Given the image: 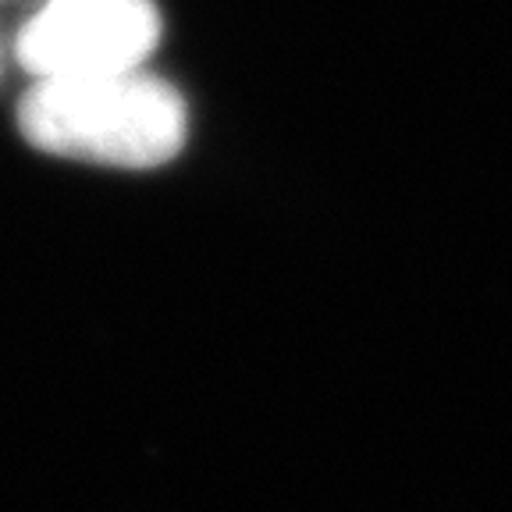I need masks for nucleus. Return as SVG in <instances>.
<instances>
[{
	"label": "nucleus",
	"mask_w": 512,
	"mask_h": 512,
	"mask_svg": "<svg viewBox=\"0 0 512 512\" xmlns=\"http://www.w3.org/2000/svg\"><path fill=\"white\" fill-rule=\"evenodd\" d=\"M22 136L57 157L157 168L185 143V104L175 86L139 72L40 79L18 107Z\"/></svg>",
	"instance_id": "obj_1"
},
{
	"label": "nucleus",
	"mask_w": 512,
	"mask_h": 512,
	"mask_svg": "<svg viewBox=\"0 0 512 512\" xmlns=\"http://www.w3.org/2000/svg\"><path fill=\"white\" fill-rule=\"evenodd\" d=\"M160 40L153 0H50L18 32V61L40 79L132 72Z\"/></svg>",
	"instance_id": "obj_2"
}]
</instances>
